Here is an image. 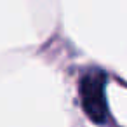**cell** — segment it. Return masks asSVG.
<instances>
[{
    "label": "cell",
    "instance_id": "cell-1",
    "mask_svg": "<svg viewBox=\"0 0 127 127\" xmlns=\"http://www.w3.org/2000/svg\"><path fill=\"white\" fill-rule=\"evenodd\" d=\"M106 75L101 70H89L80 80V99L87 117L96 124H104L108 118L106 101Z\"/></svg>",
    "mask_w": 127,
    "mask_h": 127
}]
</instances>
